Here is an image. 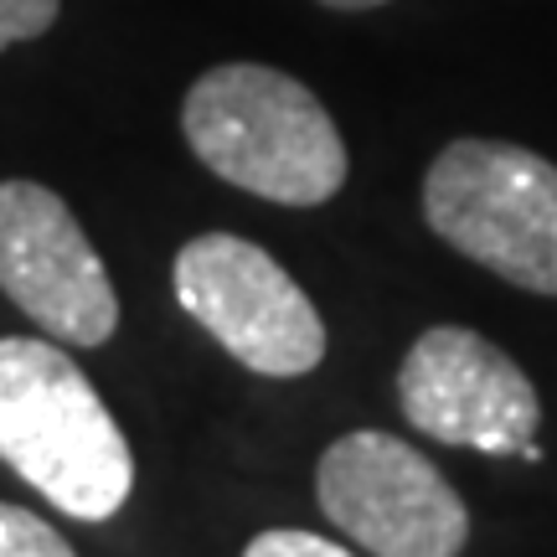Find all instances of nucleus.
<instances>
[{"label": "nucleus", "mask_w": 557, "mask_h": 557, "mask_svg": "<svg viewBox=\"0 0 557 557\" xmlns=\"http://www.w3.org/2000/svg\"><path fill=\"white\" fill-rule=\"evenodd\" d=\"M331 11H372V5H387V0H320Z\"/></svg>", "instance_id": "nucleus-11"}, {"label": "nucleus", "mask_w": 557, "mask_h": 557, "mask_svg": "<svg viewBox=\"0 0 557 557\" xmlns=\"http://www.w3.org/2000/svg\"><path fill=\"white\" fill-rule=\"evenodd\" d=\"M315 496L346 537L377 557H459L470 542V511L434 459L377 429H357L320 455Z\"/></svg>", "instance_id": "nucleus-5"}, {"label": "nucleus", "mask_w": 557, "mask_h": 557, "mask_svg": "<svg viewBox=\"0 0 557 557\" xmlns=\"http://www.w3.org/2000/svg\"><path fill=\"white\" fill-rule=\"evenodd\" d=\"M398 408L434 444L480 455H521L542 423L532 377L465 325H429L413 341L398 372Z\"/></svg>", "instance_id": "nucleus-6"}, {"label": "nucleus", "mask_w": 557, "mask_h": 557, "mask_svg": "<svg viewBox=\"0 0 557 557\" xmlns=\"http://www.w3.org/2000/svg\"><path fill=\"white\" fill-rule=\"evenodd\" d=\"M0 557H78L58 527L0 500Z\"/></svg>", "instance_id": "nucleus-8"}, {"label": "nucleus", "mask_w": 557, "mask_h": 557, "mask_svg": "<svg viewBox=\"0 0 557 557\" xmlns=\"http://www.w3.org/2000/svg\"><path fill=\"white\" fill-rule=\"evenodd\" d=\"M243 557H351L341 542H325L315 532H259L243 547Z\"/></svg>", "instance_id": "nucleus-10"}, {"label": "nucleus", "mask_w": 557, "mask_h": 557, "mask_svg": "<svg viewBox=\"0 0 557 557\" xmlns=\"http://www.w3.org/2000/svg\"><path fill=\"white\" fill-rule=\"evenodd\" d=\"M0 459L78 521H109L135 491L129 438L52 341L0 336Z\"/></svg>", "instance_id": "nucleus-2"}, {"label": "nucleus", "mask_w": 557, "mask_h": 557, "mask_svg": "<svg viewBox=\"0 0 557 557\" xmlns=\"http://www.w3.org/2000/svg\"><path fill=\"white\" fill-rule=\"evenodd\" d=\"M171 284L181 310L248 372L305 377L325 357V325L310 295L259 243L201 233L176 253Z\"/></svg>", "instance_id": "nucleus-4"}, {"label": "nucleus", "mask_w": 557, "mask_h": 557, "mask_svg": "<svg viewBox=\"0 0 557 557\" xmlns=\"http://www.w3.org/2000/svg\"><path fill=\"white\" fill-rule=\"evenodd\" d=\"M62 0H0V52L16 41H37L41 32H52Z\"/></svg>", "instance_id": "nucleus-9"}, {"label": "nucleus", "mask_w": 557, "mask_h": 557, "mask_svg": "<svg viewBox=\"0 0 557 557\" xmlns=\"http://www.w3.org/2000/svg\"><path fill=\"white\" fill-rule=\"evenodd\" d=\"M191 156L238 191L278 207H320L346 186V145L325 103L263 62H222L181 103Z\"/></svg>", "instance_id": "nucleus-1"}, {"label": "nucleus", "mask_w": 557, "mask_h": 557, "mask_svg": "<svg viewBox=\"0 0 557 557\" xmlns=\"http://www.w3.org/2000/svg\"><path fill=\"white\" fill-rule=\"evenodd\" d=\"M0 289L62 346H103L120 295L73 207L37 181H0Z\"/></svg>", "instance_id": "nucleus-7"}, {"label": "nucleus", "mask_w": 557, "mask_h": 557, "mask_svg": "<svg viewBox=\"0 0 557 557\" xmlns=\"http://www.w3.org/2000/svg\"><path fill=\"white\" fill-rule=\"evenodd\" d=\"M423 222L496 278L557 295V165L506 139H455L423 176Z\"/></svg>", "instance_id": "nucleus-3"}]
</instances>
